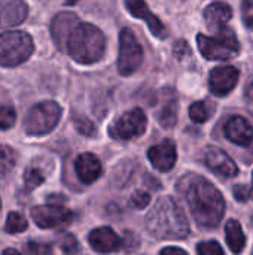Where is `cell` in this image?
<instances>
[{"label":"cell","instance_id":"cell-13","mask_svg":"<svg viewBox=\"0 0 253 255\" xmlns=\"http://www.w3.org/2000/svg\"><path fill=\"white\" fill-rule=\"evenodd\" d=\"M204 161L206 166L219 176L234 178L239 173V169L233 158L219 148H209L204 154Z\"/></svg>","mask_w":253,"mask_h":255},{"label":"cell","instance_id":"cell-35","mask_svg":"<svg viewBox=\"0 0 253 255\" xmlns=\"http://www.w3.org/2000/svg\"><path fill=\"white\" fill-rule=\"evenodd\" d=\"M246 100L253 106V82L246 88Z\"/></svg>","mask_w":253,"mask_h":255},{"label":"cell","instance_id":"cell-20","mask_svg":"<svg viewBox=\"0 0 253 255\" xmlns=\"http://www.w3.org/2000/svg\"><path fill=\"white\" fill-rule=\"evenodd\" d=\"M158 123L164 128H171L177 123V99L171 90H164V96L161 100V108L155 114Z\"/></svg>","mask_w":253,"mask_h":255},{"label":"cell","instance_id":"cell-9","mask_svg":"<svg viewBox=\"0 0 253 255\" xmlns=\"http://www.w3.org/2000/svg\"><path fill=\"white\" fill-rule=\"evenodd\" d=\"M31 218L40 229H55L72 223L73 214L60 205H43L31 209Z\"/></svg>","mask_w":253,"mask_h":255},{"label":"cell","instance_id":"cell-32","mask_svg":"<svg viewBox=\"0 0 253 255\" xmlns=\"http://www.w3.org/2000/svg\"><path fill=\"white\" fill-rule=\"evenodd\" d=\"M149 202H151V197L145 191H136V193H133V196L130 199L131 206H134L136 209H145L149 205Z\"/></svg>","mask_w":253,"mask_h":255},{"label":"cell","instance_id":"cell-36","mask_svg":"<svg viewBox=\"0 0 253 255\" xmlns=\"http://www.w3.org/2000/svg\"><path fill=\"white\" fill-rule=\"evenodd\" d=\"M1 255H21L16 250H12V248H7V250H4L3 251V254Z\"/></svg>","mask_w":253,"mask_h":255},{"label":"cell","instance_id":"cell-39","mask_svg":"<svg viewBox=\"0 0 253 255\" xmlns=\"http://www.w3.org/2000/svg\"><path fill=\"white\" fill-rule=\"evenodd\" d=\"M0 208H1V202H0Z\"/></svg>","mask_w":253,"mask_h":255},{"label":"cell","instance_id":"cell-15","mask_svg":"<svg viewBox=\"0 0 253 255\" xmlns=\"http://www.w3.org/2000/svg\"><path fill=\"white\" fill-rule=\"evenodd\" d=\"M28 13L24 0H0V28L19 25Z\"/></svg>","mask_w":253,"mask_h":255},{"label":"cell","instance_id":"cell-4","mask_svg":"<svg viewBox=\"0 0 253 255\" xmlns=\"http://www.w3.org/2000/svg\"><path fill=\"white\" fill-rule=\"evenodd\" d=\"M34 43L25 31H4L0 34V66L15 67L30 58Z\"/></svg>","mask_w":253,"mask_h":255},{"label":"cell","instance_id":"cell-12","mask_svg":"<svg viewBox=\"0 0 253 255\" xmlns=\"http://www.w3.org/2000/svg\"><path fill=\"white\" fill-rule=\"evenodd\" d=\"M148 158L157 170L169 172L174 167L177 160L176 145L171 140H164L148 151Z\"/></svg>","mask_w":253,"mask_h":255},{"label":"cell","instance_id":"cell-3","mask_svg":"<svg viewBox=\"0 0 253 255\" xmlns=\"http://www.w3.org/2000/svg\"><path fill=\"white\" fill-rule=\"evenodd\" d=\"M64 51L81 64L97 63L106 51L104 34L95 25L79 21L67 36Z\"/></svg>","mask_w":253,"mask_h":255},{"label":"cell","instance_id":"cell-8","mask_svg":"<svg viewBox=\"0 0 253 255\" xmlns=\"http://www.w3.org/2000/svg\"><path fill=\"white\" fill-rule=\"evenodd\" d=\"M148 126L146 115L142 109L134 108L122 114L109 128V134L118 140H128L145 133Z\"/></svg>","mask_w":253,"mask_h":255},{"label":"cell","instance_id":"cell-26","mask_svg":"<svg viewBox=\"0 0 253 255\" xmlns=\"http://www.w3.org/2000/svg\"><path fill=\"white\" fill-rule=\"evenodd\" d=\"M16 114L12 106H0V130H7L15 124Z\"/></svg>","mask_w":253,"mask_h":255},{"label":"cell","instance_id":"cell-34","mask_svg":"<svg viewBox=\"0 0 253 255\" xmlns=\"http://www.w3.org/2000/svg\"><path fill=\"white\" fill-rule=\"evenodd\" d=\"M160 255H189L188 253H185L183 250L180 248H176V247H167L161 251Z\"/></svg>","mask_w":253,"mask_h":255},{"label":"cell","instance_id":"cell-11","mask_svg":"<svg viewBox=\"0 0 253 255\" xmlns=\"http://www.w3.org/2000/svg\"><path fill=\"white\" fill-rule=\"evenodd\" d=\"M125 7L134 18L143 19L155 37L164 39L167 36V30H166L164 24L160 21L158 16H155L152 13V10L148 7L145 0H125Z\"/></svg>","mask_w":253,"mask_h":255},{"label":"cell","instance_id":"cell-33","mask_svg":"<svg viewBox=\"0 0 253 255\" xmlns=\"http://www.w3.org/2000/svg\"><path fill=\"white\" fill-rule=\"evenodd\" d=\"M234 196H236L240 202L248 200V190H246V187H243V185H237V187L234 188Z\"/></svg>","mask_w":253,"mask_h":255},{"label":"cell","instance_id":"cell-27","mask_svg":"<svg viewBox=\"0 0 253 255\" xmlns=\"http://www.w3.org/2000/svg\"><path fill=\"white\" fill-rule=\"evenodd\" d=\"M73 123H75L76 130H78L81 134H85V136H94V134H95V127H94V124H92L88 118L76 115V117L73 118Z\"/></svg>","mask_w":253,"mask_h":255},{"label":"cell","instance_id":"cell-16","mask_svg":"<svg viewBox=\"0 0 253 255\" xmlns=\"http://www.w3.org/2000/svg\"><path fill=\"white\" fill-rule=\"evenodd\" d=\"M88 242L94 251L101 253V254L113 253V251L119 250L122 245L118 235L109 227H98V229L92 230L88 236Z\"/></svg>","mask_w":253,"mask_h":255},{"label":"cell","instance_id":"cell-19","mask_svg":"<svg viewBox=\"0 0 253 255\" xmlns=\"http://www.w3.org/2000/svg\"><path fill=\"white\" fill-rule=\"evenodd\" d=\"M75 170L78 178L84 184H92L101 175V163L100 160L89 152L81 154L75 161Z\"/></svg>","mask_w":253,"mask_h":255},{"label":"cell","instance_id":"cell-7","mask_svg":"<svg viewBox=\"0 0 253 255\" xmlns=\"http://www.w3.org/2000/svg\"><path fill=\"white\" fill-rule=\"evenodd\" d=\"M143 61V49L136 34L130 28H122L119 33L118 70L122 76L133 75Z\"/></svg>","mask_w":253,"mask_h":255},{"label":"cell","instance_id":"cell-21","mask_svg":"<svg viewBox=\"0 0 253 255\" xmlns=\"http://www.w3.org/2000/svg\"><path fill=\"white\" fill-rule=\"evenodd\" d=\"M225 238H227V244L231 250V253L234 254H242V251L245 250L246 245V238L245 233L242 230V226L239 221L236 220H230L225 226Z\"/></svg>","mask_w":253,"mask_h":255},{"label":"cell","instance_id":"cell-17","mask_svg":"<svg viewBox=\"0 0 253 255\" xmlns=\"http://www.w3.org/2000/svg\"><path fill=\"white\" fill-rule=\"evenodd\" d=\"M78 22H79V18L72 12H61V13L55 15V18L52 19L51 33H52V39L60 51H64L67 36L70 34V31L73 30V27Z\"/></svg>","mask_w":253,"mask_h":255},{"label":"cell","instance_id":"cell-23","mask_svg":"<svg viewBox=\"0 0 253 255\" xmlns=\"http://www.w3.org/2000/svg\"><path fill=\"white\" fill-rule=\"evenodd\" d=\"M28 227V223L25 221V218L18 214V212H10L7 215V220H6V226H4V230L7 233H13V235H18V233H22L25 232Z\"/></svg>","mask_w":253,"mask_h":255},{"label":"cell","instance_id":"cell-37","mask_svg":"<svg viewBox=\"0 0 253 255\" xmlns=\"http://www.w3.org/2000/svg\"><path fill=\"white\" fill-rule=\"evenodd\" d=\"M79 0H66V4H76Z\"/></svg>","mask_w":253,"mask_h":255},{"label":"cell","instance_id":"cell-1","mask_svg":"<svg viewBox=\"0 0 253 255\" xmlns=\"http://www.w3.org/2000/svg\"><path fill=\"white\" fill-rule=\"evenodd\" d=\"M191 214L198 226L216 227L225 214V200L219 190L203 176L188 175L179 182Z\"/></svg>","mask_w":253,"mask_h":255},{"label":"cell","instance_id":"cell-22","mask_svg":"<svg viewBox=\"0 0 253 255\" xmlns=\"http://www.w3.org/2000/svg\"><path fill=\"white\" fill-rule=\"evenodd\" d=\"M213 106L209 105L207 102H195L189 108V117L194 123H206L212 115H213Z\"/></svg>","mask_w":253,"mask_h":255},{"label":"cell","instance_id":"cell-38","mask_svg":"<svg viewBox=\"0 0 253 255\" xmlns=\"http://www.w3.org/2000/svg\"><path fill=\"white\" fill-rule=\"evenodd\" d=\"M252 197H253V179H252Z\"/></svg>","mask_w":253,"mask_h":255},{"label":"cell","instance_id":"cell-31","mask_svg":"<svg viewBox=\"0 0 253 255\" xmlns=\"http://www.w3.org/2000/svg\"><path fill=\"white\" fill-rule=\"evenodd\" d=\"M27 253L31 255H52V247L48 244L28 242L27 244Z\"/></svg>","mask_w":253,"mask_h":255},{"label":"cell","instance_id":"cell-29","mask_svg":"<svg viewBox=\"0 0 253 255\" xmlns=\"http://www.w3.org/2000/svg\"><path fill=\"white\" fill-rule=\"evenodd\" d=\"M60 248L66 254H75L79 250V242L73 235H64L60 238Z\"/></svg>","mask_w":253,"mask_h":255},{"label":"cell","instance_id":"cell-25","mask_svg":"<svg viewBox=\"0 0 253 255\" xmlns=\"http://www.w3.org/2000/svg\"><path fill=\"white\" fill-rule=\"evenodd\" d=\"M13 166H15V152L6 145H0V176L6 175Z\"/></svg>","mask_w":253,"mask_h":255},{"label":"cell","instance_id":"cell-30","mask_svg":"<svg viewBox=\"0 0 253 255\" xmlns=\"http://www.w3.org/2000/svg\"><path fill=\"white\" fill-rule=\"evenodd\" d=\"M242 18L245 25L253 31V0L242 1Z\"/></svg>","mask_w":253,"mask_h":255},{"label":"cell","instance_id":"cell-14","mask_svg":"<svg viewBox=\"0 0 253 255\" xmlns=\"http://www.w3.org/2000/svg\"><path fill=\"white\" fill-rule=\"evenodd\" d=\"M224 131H225L227 139L236 145L248 146L252 143L253 127L251 126V123L242 115H236V117L230 118L224 127Z\"/></svg>","mask_w":253,"mask_h":255},{"label":"cell","instance_id":"cell-6","mask_svg":"<svg viewBox=\"0 0 253 255\" xmlns=\"http://www.w3.org/2000/svg\"><path fill=\"white\" fill-rule=\"evenodd\" d=\"M61 118V108L55 102H40L34 105L24 121V130L30 136H43L55 128Z\"/></svg>","mask_w":253,"mask_h":255},{"label":"cell","instance_id":"cell-2","mask_svg":"<svg viewBox=\"0 0 253 255\" xmlns=\"http://www.w3.org/2000/svg\"><path fill=\"white\" fill-rule=\"evenodd\" d=\"M145 223L148 232L157 239L179 241L189 235L186 217L171 197L160 199L149 211Z\"/></svg>","mask_w":253,"mask_h":255},{"label":"cell","instance_id":"cell-28","mask_svg":"<svg viewBox=\"0 0 253 255\" xmlns=\"http://www.w3.org/2000/svg\"><path fill=\"white\" fill-rule=\"evenodd\" d=\"M197 254L198 255H224V250L221 245L215 241L210 242H201L197 247Z\"/></svg>","mask_w":253,"mask_h":255},{"label":"cell","instance_id":"cell-5","mask_svg":"<svg viewBox=\"0 0 253 255\" xmlns=\"http://www.w3.org/2000/svg\"><path fill=\"white\" fill-rule=\"evenodd\" d=\"M197 43L200 52L207 60H230L234 58L240 51V43L236 37V33L228 27L218 31L215 37L198 34Z\"/></svg>","mask_w":253,"mask_h":255},{"label":"cell","instance_id":"cell-24","mask_svg":"<svg viewBox=\"0 0 253 255\" xmlns=\"http://www.w3.org/2000/svg\"><path fill=\"white\" fill-rule=\"evenodd\" d=\"M43 181H45V176H43L42 170H39L37 167H28L24 172V185H25L27 191L37 188L39 185H42Z\"/></svg>","mask_w":253,"mask_h":255},{"label":"cell","instance_id":"cell-18","mask_svg":"<svg viewBox=\"0 0 253 255\" xmlns=\"http://www.w3.org/2000/svg\"><path fill=\"white\" fill-rule=\"evenodd\" d=\"M231 16H233V9L230 4H227L224 1L210 3L204 9L206 24L213 31H221V30L227 28V24L231 19Z\"/></svg>","mask_w":253,"mask_h":255},{"label":"cell","instance_id":"cell-10","mask_svg":"<svg viewBox=\"0 0 253 255\" xmlns=\"http://www.w3.org/2000/svg\"><path fill=\"white\" fill-rule=\"evenodd\" d=\"M240 72L234 66H221L215 67L209 76V88L218 97L228 96L237 85Z\"/></svg>","mask_w":253,"mask_h":255}]
</instances>
